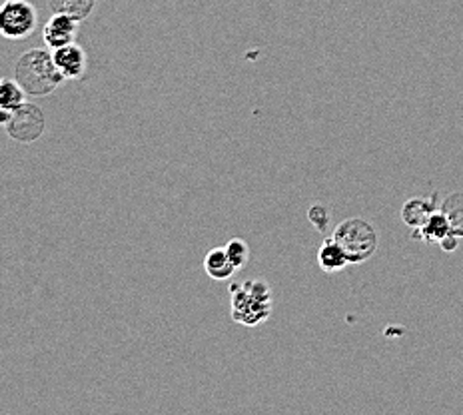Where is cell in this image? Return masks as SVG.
I'll list each match as a JSON object with an SVG mask.
<instances>
[{
	"mask_svg": "<svg viewBox=\"0 0 463 415\" xmlns=\"http://www.w3.org/2000/svg\"><path fill=\"white\" fill-rule=\"evenodd\" d=\"M14 79L28 96H48L64 84V76L58 71L52 52L34 48L24 52L14 64Z\"/></svg>",
	"mask_w": 463,
	"mask_h": 415,
	"instance_id": "1",
	"label": "cell"
},
{
	"mask_svg": "<svg viewBox=\"0 0 463 415\" xmlns=\"http://www.w3.org/2000/svg\"><path fill=\"white\" fill-rule=\"evenodd\" d=\"M232 320L248 327L264 324L272 316V289L264 279H246L230 286Z\"/></svg>",
	"mask_w": 463,
	"mask_h": 415,
	"instance_id": "2",
	"label": "cell"
},
{
	"mask_svg": "<svg viewBox=\"0 0 463 415\" xmlns=\"http://www.w3.org/2000/svg\"><path fill=\"white\" fill-rule=\"evenodd\" d=\"M334 238L337 240L350 264H364L378 250V231L364 218H347L334 230Z\"/></svg>",
	"mask_w": 463,
	"mask_h": 415,
	"instance_id": "3",
	"label": "cell"
},
{
	"mask_svg": "<svg viewBox=\"0 0 463 415\" xmlns=\"http://www.w3.org/2000/svg\"><path fill=\"white\" fill-rule=\"evenodd\" d=\"M38 13L28 0H6L0 8V33L13 41L28 38L36 28Z\"/></svg>",
	"mask_w": 463,
	"mask_h": 415,
	"instance_id": "4",
	"label": "cell"
},
{
	"mask_svg": "<svg viewBox=\"0 0 463 415\" xmlns=\"http://www.w3.org/2000/svg\"><path fill=\"white\" fill-rule=\"evenodd\" d=\"M46 118L41 106L24 102L13 110L11 120L5 124L8 137L21 144H33L44 134Z\"/></svg>",
	"mask_w": 463,
	"mask_h": 415,
	"instance_id": "5",
	"label": "cell"
},
{
	"mask_svg": "<svg viewBox=\"0 0 463 415\" xmlns=\"http://www.w3.org/2000/svg\"><path fill=\"white\" fill-rule=\"evenodd\" d=\"M80 21L69 16V14H54L51 21L44 24L43 41L48 48H62L66 44H72L76 38V31H79Z\"/></svg>",
	"mask_w": 463,
	"mask_h": 415,
	"instance_id": "6",
	"label": "cell"
},
{
	"mask_svg": "<svg viewBox=\"0 0 463 415\" xmlns=\"http://www.w3.org/2000/svg\"><path fill=\"white\" fill-rule=\"evenodd\" d=\"M54 62L58 66V71L62 72L66 80H74L80 79L86 72V66H89V61H86V52L79 44H66L62 48H56L52 51Z\"/></svg>",
	"mask_w": 463,
	"mask_h": 415,
	"instance_id": "7",
	"label": "cell"
},
{
	"mask_svg": "<svg viewBox=\"0 0 463 415\" xmlns=\"http://www.w3.org/2000/svg\"><path fill=\"white\" fill-rule=\"evenodd\" d=\"M438 194L430 198H411L402 208V220L405 226L413 230L421 228L431 218L433 212H438Z\"/></svg>",
	"mask_w": 463,
	"mask_h": 415,
	"instance_id": "8",
	"label": "cell"
},
{
	"mask_svg": "<svg viewBox=\"0 0 463 415\" xmlns=\"http://www.w3.org/2000/svg\"><path fill=\"white\" fill-rule=\"evenodd\" d=\"M317 264L327 274L342 272L345 266H350V259H347L345 250L337 244V240L332 236L324 240V244L317 250Z\"/></svg>",
	"mask_w": 463,
	"mask_h": 415,
	"instance_id": "9",
	"label": "cell"
},
{
	"mask_svg": "<svg viewBox=\"0 0 463 415\" xmlns=\"http://www.w3.org/2000/svg\"><path fill=\"white\" fill-rule=\"evenodd\" d=\"M449 231H451V226L448 222V216L443 214L441 210H438L433 212L426 224L418 230H413V240H420V242H426V244H439Z\"/></svg>",
	"mask_w": 463,
	"mask_h": 415,
	"instance_id": "10",
	"label": "cell"
},
{
	"mask_svg": "<svg viewBox=\"0 0 463 415\" xmlns=\"http://www.w3.org/2000/svg\"><path fill=\"white\" fill-rule=\"evenodd\" d=\"M204 272L212 279H218V282H222V279H228L234 276L238 269L234 264H232L226 248H212L204 258Z\"/></svg>",
	"mask_w": 463,
	"mask_h": 415,
	"instance_id": "11",
	"label": "cell"
},
{
	"mask_svg": "<svg viewBox=\"0 0 463 415\" xmlns=\"http://www.w3.org/2000/svg\"><path fill=\"white\" fill-rule=\"evenodd\" d=\"M99 5V0H48V8L54 14H69L76 21H86Z\"/></svg>",
	"mask_w": 463,
	"mask_h": 415,
	"instance_id": "12",
	"label": "cell"
},
{
	"mask_svg": "<svg viewBox=\"0 0 463 415\" xmlns=\"http://www.w3.org/2000/svg\"><path fill=\"white\" fill-rule=\"evenodd\" d=\"M439 210L448 216L453 234L463 238V192H453L441 202Z\"/></svg>",
	"mask_w": 463,
	"mask_h": 415,
	"instance_id": "13",
	"label": "cell"
},
{
	"mask_svg": "<svg viewBox=\"0 0 463 415\" xmlns=\"http://www.w3.org/2000/svg\"><path fill=\"white\" fill-rule=\"evenodd\" d=\"M26 90L23 89L18 80L3 79L0 82V108L3 110H14L18 106L24 104Z\"/></svg>",
	"mask_w": 463,
	"mask_h": 415,
	"instance_id": "14",
	"label": "cell"
},
{
	"mask_svg": "<svg viewBox=\"0 0 463 415\" xmlns=\"http://www.w3.org/2000/svg\"><path fill=\"white\" fill-rule=\"evenodd\" d=\"M224 248H226V252H228V256H230V259H232V264L236 266V269H242V268L248 264V259H250V246H248L246 240H242V238H232Z\"/></svg>",
	"mask_w": 463,
	"mask_h": 415,
	"instance_id": "15",
	"label": "cell"
},
{
	"mask_svg": "<svg viewBox=\"0 0 463 415\" xmlns=\"http://www.w3.org/2000/svg\"><path fill=\"white\" fill-rule=\"evenodd\" d=\"M307 220L312 222L314 230L326 231L327 228H330L332 214H330V210H327L324 204H314L310 210H307Z\"/></svg>",
	"mask_w": 463,
	"mask_h": 415,
	"instance_id": "16",
	"label": "cell"
},
{
	"mask_svg": "<svg viewBox=\"0 0 463 415\" xmlns=\"http://www.w3.org/2000/svg\"><path fill=\"white\" fill-rule=\"evenodd\" d=\"M459 240H461V238H459L458 234H453V231H449V234L441 240L439 246H441L443 252L451 254V252H456V250H458V246H459Z\"/></svg>",
	"mask_w": 463,
	"mask_h": 415,
	"instance_id": "17",
	"label": "cell"
}]
</instances>
